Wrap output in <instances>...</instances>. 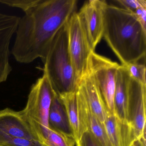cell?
Segmentation results:
<instances>
[{
	"label": "cell",
	"instance_id": "cell-19",
	"mask_svg": "<svg viewBox=\"0 0 146 146\" xmlns=\"http://www.w3.org/2000/svg\"><path fill=\"white\" fill-rule=\"evenodd\" d=\"M123 66L131 78L143 85H146V68L145 64L137 62Z\"/></svg>",
	"mask_w": 146,
	"mask_h": 146
},
{
	"label": "cell",
	"instance_id": "cell-12",
	"mask_svg": "<svg viewBox=\"0 0 146 146\" xmlns=\"http://www.w3.org/2000/svg\"><path fill=\"white\" fill-rule=\"evenodd\" d=\"M102 124L112 146H134L137 142L131 125L119 120L114 114L108 112Z\"/></svg>",
	"mask_w": 146,
	"mask_h": 146
},
{
	"label": "cell",
	"instance_id": "cell-15",
	"mask_svg": "<svg viewBox=\"0 0 146 146\" xmlns=\"http://www.w3.org/2000/svg\"><path fill=\"white\" fill-rule=\"evenodd\" d=\"M48 125L50 128L73 137L65 108L60 98L55 93L49 109Z\"/></svg>",
	"mask_w": 146,
	"mask_h": 146
},
{
	"label": "cell",
	"instance_id": "cell-16",
	"mask_svg": "<svg viewBox=\"0 0 146 146\" xmlns=\"http://www.w3.org/2000/svg\"><path fill=\"white\" fill-rule=\"evenodd\" d=\"M66 111L72 135L76 143L80 139L84 131L80 121L77 100L76 90L58 96Z\"/></svg>",
	"mask_w": 146,
	"mask_h": 146
},
{
	"label": "cell",
	"instance_id": "cell-9",
	"mask_svg": "<svg viewBox=\"0 0 146 146\" xmlns=\"http://www.w3.org/2000/svg\"><path fill=\"white\" fill-rule=\"evenodd\" d=\"M20 19L0 13V84L6 81L12 70L9 61L10 43Z\"/></svg>",
	"mask_w": 146,
	"mask_h": 146
},
{
	"label": "cell",
	"instance_id": "cell-8",
	"mask_svg": "<svg viewBox=\"0 0 146 146\" xmlns=\"http://www.w3.org/2000/svg\"><path fill=\"white\" fill-rule=\"evenodd\" d=\"M146 85L130 77L128 88V122L135 131L137 141L146 131Z\"/></svg>",
	"mask_w": 146,
	"mask_h": 146
},
{
	"label": "cell",
	"instance_id": "cell-18",
	"mask_svg": "<svg viewBox=\"0 0 146 146\" xmlns=\"http://www.w3.org/2000/svg\"><path fill=\"white\" fill-rule=\"evenodd\" d=\"M0 144L3 146H42L36 140H29L10 135L0 131Z\"/></svg>",
	"mask_w": 146,
	"mask_h": 146
},
{
	"label": "cell",
	"instance_id": "cell-23",
	"mask_svg": "<svg viewBox=\"0 0 146 146\" xmlns=\"http://www.w3.org/2000/svg\"><path fill=\"white\" fill-rule=\"evenodd\" d=\"M134 13L143 28L146 30V4L141 6Z\"/></svg>",
	"mask_w": 146,
	"mask_h": 146
},
{
	"label": "cell",
	"instance_id": "cell-6",
	"mask_svg": "<svg viewBox=\"0 0 146 146\" xmlns=\"http://www.w3.org/2000/svg\"><path fill=\"white\" fill-rule=\"evenodd\" d=\"M119 66L95 52H92L89 57L88 70L92 74L100 91L108 112L114 115L116 73Z\"/></svg>",
	"mask_w": 146,
	"mask_h": 146
},
{
	"label": "cell",
	"instance_id": "cell-2",
	"mask_svg": "<svg viewBox=\"0 0 146 146\" xmlns=\"http://www.w3.org/2000/svg\"><path fill=\"white\" fill-rule=\"evenodd\" d=\"M103 37L121 65L145 58L146 30L133 13L108 4L104 11Z\"/></svg>",
	"mask_w": 146,
	"mask_h": 146
},
{
	"label": "cell",
	"instance_id": "cell-11",
	"mask_svg": "<svg viewBox=\"0 0 146 146\" xmlns=\"http://www.w3.org/2000/svg\"><path fill=\"white\" fill-rule=\"evenodd\" d=\"M77 100L80 121L84 131L88 130L101 146H112L107 135L102 123L92 112L83 94L78 86Z\"/></svg>",
	"mask_w": 146,
	"mask_h": 146
},
{
	"label": "cell",
	"instance_id": "cell-14",
	"mask_svg": "<svg viewBox=\"0 0 146 146\" xmlns=\"http://www.w3.org/2000/svg\"><path fill=\"white\" fill-rule=\"evenodd\" d=\"M129 79L130 76L125 67L119 65L116 73L114 95V114L119 120L128 123V88Z\"/></svg>",
	"mask_w": 146,
	"mask_h": 146
},
{
	"label": "cell",
	"instance_id": "cell-22",
	"mask_svg": "<svg viewBox=\"0 0 146 146\" xmlns=\"http://www.w3.org/2000/svg\"><path fill=\"white\" fill-rule=\"evenodd\" d=\"M76 146H101L94 135L87 130L76 143Z\"/></svg>",
	"mask_w": 146,
	"mask_h": 146
},
{
	"label": "cell",
	"instance_id": "cell-25",
	"mask_svg": "<svg viewBox=\"0 0 146 146\" xmlns=\"http://www.w3.org/2000/svg\"><path fill=\"white\" fill-rule=\"evenodd\" d=\"M0 146H2V145H1V144H0Z\"/></svg>",
	"mask_w": 146,
	"mask_h": 146
},
{
	"label": "cell",
	"instance_id": "cell-13",
	"mask_svg": "<svg viewBox=\"0 0 146 146\" xmlns=\"http://www.w3.org/2000/svg\"><path fill=\"white\" fill-rule=\"evenodd\" d=\"M78 86L83 94L92 112L102 123L106 117L107 109L100 91L89 71L88 70Z\"/></svg>",
	"mask_w": 146,
	"mask_h": 146
},
{
	"label": "cell",
	"instance_id": "cell-17",
	"mask_svg": "<svg viewBox=\"0 0 146 146\" xmlns=\"http://www.w3.org/2000/svg\"><path fill=\"white\" fill-rule=\"evenodd\" d=\"M42 146H74L76 141L72 137L48 127L37 139Z\"/></svg>",
	"mask_w": 146,
	"mask_h": 146
},
{
	"label": "cell",
	"instance_id": "cell-7",
	"mask_svg": "<svg viewBox=\"0 0 146 146\" xmlns=\"http://www.w3.org/2000/svg\"><path fill=\"white\" fill-rule=\"evenodd\" d=\"M107 4L104 0H90L78 12L93 52L103 37L104 11Z\"/></svg>",
	"mask_w": 146,
	"mask_h": 146
},
{
	"label": "cell",
	"instance_id": "cell-5",
	"mask_svg": "<svg viewBox=\"0 0 146 146\" xmlns=\"http://www.w3.org/2000/svg\"><path fill=\"white\" fill-rule=\"evenodd\" d=\"M66 26L69 54L78 84L88 71L89 57L93 51L77 12L72 15Z\"/></svg>",
	"mask_w": 146,
	"mask_h": 146
},
{
	"label": "cell",
	"instance_id": "cell-10",
	"mask_svg": "<svg viewBox=\"0 0 146 146\" xmlns=\"http://www.w3.org/2000/svg\"><path fill=\"white\" fill-rule=\"evenodd\" d=\"M0 131L19 138L36 140L22 111L9 108L0 111Z\"/></svg>",
	"mask_w": 146,
	"mask_h": 146
},
{
	"label": "cell",
	"instance_id": "cell-21",
	"mask_svg": "<svg viewBox=\"0 0 146 146\" xmlns=\"http://www.w3.org/2000/svg\"><path fill=\"white\" fill-rule=\"evenodd\" d=\"M115 1L122 8L133 13L141 6L146 4L145 0H117Z\"/></svg>",
	"mask_w": 146,
	"mask_h": 146
},
{
	"label": "cell",
	"instance_id": "cell-24",
	"mask_svg": "<svg viewBox=\"0 0 146 146\" xmlns=\"http://www.w3.org/2000/svg\"><path fill=\"white\" fill-rule=\"evenodd\" d=\"M134 146H137V143H135V145Z\"/></svg>",
	"mask_w": 146,
	"mask_h": 146
},
{
	"label": "cell",
	"instance_id": "cell-4",
	"mask_svg": "<svg viewBox=\"0 0 146 146\" xmlns=\"http://www.w3.org/2000/svg\"><path fill=\"white\" fill-rule=\"evenodd\" d=\"M55 92L46 75L36 80L32 85L25 108L22 110L36 141L38 136L48 128V114Z\"/></svg>",
	"mask_w": 146,
	"mask_h": 146
},
{
	"label": "cell",
	"instance_id": "cell-3",
	"mask_svg": "<svg viewBox=\"0 0 146 146\" xmlns=\"http://www.w3.org/2000/svg\"><path fill=\"white\" fill-rule=\"evenodd\" d=\"M66 24L54 38L43 69V73L58 96L74 92L78 86L68 49Z\"/></svg>",
	"mask_w": 146,
	"mask_h": 146
},
{
	"label": "cell",
	"instance_id": "cell-1",
	"mask_svg": "<svg viewBox=\"0 0 146 146\" xmlns=\"http://www.w3.org/2000/svg\"><path fill=\"white\" fill-rule=\"evenodd\" d=\"M76 0H39L20 18L11 52L21 64L40 58L44 64L59 31L76 12Z\"/></svg>",
	"mask_w": 146,
	"mask_h": 146
},
{
	"label": "cell",
	"instance_id": "cell-20",
	"mask_svg": "<svg viewBox=\"0 0 146 146\" xmlns=\"http://www.w3.org/2000/svg\"><path fill=\"white\" fill-rule=\"evenodd\" d=\"M39 0H0V3L22 9L25 13L34 6Z\"/></svg>",
	"mask_w": 146,
	"mask_h": 146
}]
</instances>
